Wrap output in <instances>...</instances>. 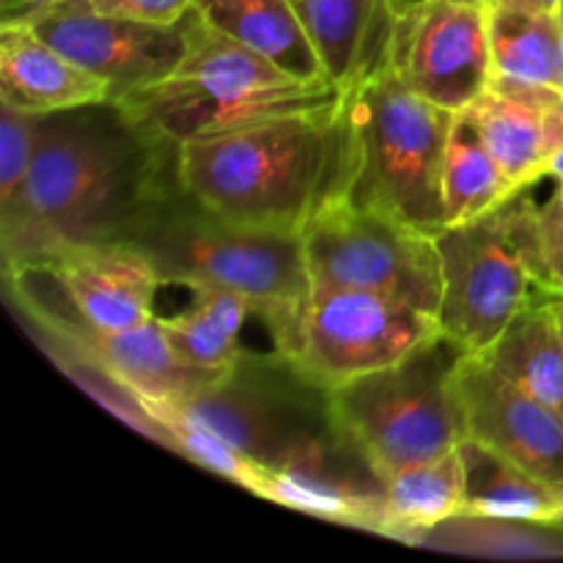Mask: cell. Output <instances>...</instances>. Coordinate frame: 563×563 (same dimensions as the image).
Listing matches in <instances>:
<instances>
[{
	"mask_svg": "<svg viewBox=\"0 0 563 563\" xmlns=\"http://www.w3.org/2000/svg\"><path fill=\"white\" fill-rule=\"evenodd\" d=\"M176 185V148L119 102L36 115V148L14 203L0 209L3 267L80 242L130 240L143 209Z\"/></svg>",
	"mask_w": 563,
	"mask_h": 563,
	"instance_id": "obj_1",
	"label": "cell"
},
{
	"mask_svg": "<svg viewBox=\"0 0 563 563\" xmlns=\"http://www.w3.org/2000/svg\"><path fill=\"white\" fill-rule=\"evenodd\" d=\"M352 170L346 93L330 108L256 121L176 148V179L196 201L236 223L289 234L346 198Z\"/></svg>",
	"mask_w": 563,
	"mask_h": 563,
	"instance_id": "obj_2",
	"label": "cell"
},
{
	"mask_svg": "<svg viewBox=\"0 0 563 563\" xmlns=\"http://www.w3.org/2000/svg\"><path fill=\"white\" fill-rule=\"evenodd\" d=\"M163 284H207L240 291L256 306L273 350L295 357L311 297L300 234L236 223L176 185L165 187L132 229Z\"/></svg>",
	"mask_w": 563,
	"mask_h": 563,
	"instance_id": "obj_3",
	"label": "cell"
},
{
	"mask_svg": "<svg viewBox=\"0 0 563 563\" xmlns=\"http://www.w3.org/2000/svg\"><path fill=\"white\" fill-rule=\"evenodd\" d=\"M187 53L163 80L126 93L121 110L157 143L179 148L196 137L278 115L339 104L344 88L330 77H297L245 44L214 31L190 9L181 20Z\"/></svg>",
	"mask_w": 563,
	"mask_h": 563,
	"instance_id": "obj_4",
	"label": "cell"
},
{
	"mask_svg": "<svg viewBox=\"0 0 563 563\" xmlns=\"http://www.w3.org/2000/svg\"><path fill=\"white\" fill-rule=\"evenodd\" d=\"M355 170L346 198L438 234L443 218V165L456 113L383 71L346 91Z\"/></svg>",
	"mask_w": 563,
	"mask_h": 563,
	"instance_id": "obj_5",
	"label": "cell"
},
{
	"mask_svg": "<svg viewBox=\"0 0 563 563\" xmlns=\"http://www.w3.org/2000/svg\"><path fill=\"white\" fill-rule=\"evenodd\" d=\"M528 190L473 223L434 234L443 273L440 333L467 355H482L533 302L553 297Z\"/></svg>",
	"mask_w": 563,
	"mask_h": 563,
	"instance_id": "obj_6",
	"label": "cell"
},
{
	"mask_svg": "<svg viewBox=\"0 0 563 563\" xmlns=\"http://www.w3.org/2000/svg\"><path fill=\"white\" fill-rule=\"evenodd\" d=\"M462 355L440 333L396 366L328 390L339 434L383 482L401 467L449 454L465 440L454 383Z\"/></svg>",
	"mask_w": 563,
	"mask_h": 563,
	"instance_id": "obj_7",
	"label": "cell"
},
{
	"mask_svg": "<svg viewBox=\"0 0 563 563\" xmlns=\"http://www.w3.org/2000/svg\"><path fill=\"white\" fill-rule=\"evenodd\" d=\"M154 405L201 423L264 467H280L341 438L330 418L328 388L275 350L245 355L240 366L185 399Z\"/></svg>",
	"mask_w": 563,
	"mask_h": 563,
	"instance_id": "obj_8",
	"label": "cell"
},
{
	"mask_svg": "<svg viewBox=\"0 0 563 563\" xmlns=\"http://www.w3.org/2000/svg\"><path fill=\"white\" fill-rule=\"evenodd\" d=\"M5 284L31 322L126 330L157 317L163 275L130 240L80 242L9 264Z\"/></svg>",
	"mask_w": 563,
	"mask_h": 563,
	"instance_id": "obj_9",
	"label": "cell"
},
{
	"mask_svg": "<svg viewBox=\"0 0 563 563\" xmlns=\"http://www.w3.org/2000/svg\"><path fill=\"white\" fill-rule=\"evenodd\" d=\"M311 284L399 297L438 317L443 273L434 234L350 198L300 231Z\"/></svg>",
	"mask_w": 563,
	"mask_h": 563,
	"instance_id": "obj_10",
	"label": "cell"
},
{
	"mask_svg": "<svg viewBox=\"0 0 563 563\" xmlns=\"http://www.w3.org/2000/svg\"><path fill=\"white\" fill-rule=\"evenodd\" d=\"M440 335L432 311L366 289L311 284L291 361L322 388L396 366Z\"/></svg>",
	"mask_w": 563,
	"mask_h": 563,
	"instance_id": "obj_11",
	"label": "cell"
},
{
	"mask_svg": "<svg viewBox=\"0 0 563 563\" xmlns=\"http://www.w3.org/2000/svg\"><path fill=\"white\" fill-rule=\"evenodd\" d=\"M388 69L440 108H471L495 80L487 0L399 3Z\"/></svg>",
	"mask_w": 563,
	"mask_h": 563,
	"instance_id": "obj_12",
	"label": "cell"
},
{
	"mask_svg": "<svg viewBox=\"0 0 563 563\" xmlns=\"http://www.w3.org/2000/svg\"><path fill=\"white\" fill-rule=\"evenodd\" d=\"M25 22L66 58L108 82L113 102L168 77L187 53L181 22L124 20L102 14L88 0H55Z\"/></svg>",
	"mask_w": 563,
	"mask_h": 563,
	"instance_id": "obj_13",
	"label": "cell"
},
{
	"mask_svg": "<svg viewBox=\"0 0 563 563\" xmlns=\"http://www.w3.org/2000/svg\"><path fill=\"white\" fill-rule=\"evenodd\" d=\"M33 324L42 330L49 346L64 352L66 361L97 374L115 394L135 405L185 399L223 377L190 366L174 350L157 317L126 330H93L69 319H47Z\"/></svg>",
	"mask_w": 563,
	"mask_h": 563,
	"instance_id": "obj_14",
	"label": "cell"
},
{
	"mask_svg": "<svg viewBox=\"0 0 563 563\" xmlns=\"http://www.w3.org/2000/svg\"><path fill=\"white\" fill-rule=\"evenodd\" d=\"M454 383L465 438L563 489V412L511 383L484 355L465 352Z\"/></svg>",
	"mask_w": 563,
	"mask_h": 563,
	"instance_id": "obj_15",
	"label": "cell"
},
{
	"mask_svg": "<svg viewBox=\"0 0 563 563\" xmlns=\"http://www.w3.org/2000/svg\"><path fill=\"white\" fill-rule=\"evenodd\" d=\"M462 113L517 190L544 179L563 148V88L493 80Z\"/></svg>",
	"mask_w": 563,
	"mask_h": 563,
	"instance_id": "obj_16",
	"label": "cell"
},
{
	"mask_svg": "<svg viewBox=\"0 0 563 563\" xmlns=\"http://www.w3.org/2000/svg\"><path fill=\"white\" fill-rule=\"evenodd\" d=\"M97 102H113L108 82L66 58L25 20L0 22V104L49 115Z\"/></svg>",
	"mask_w": 563,
	"mask_h": 563,
	"instance_id": "obj_17",
	"label": "cell"
},
{
	"mask_svg": "<svg viewBox=\"0 0 563 563\" xmlns=\"http://www.w3.org/2000/svg\"><path fill=\"white\" fill-rule=\"evenodd\" d=\"M324 75L344 91L388 66L399 0H291Z\"/></svg>",
	"mask_w": 563,
	"mask_h": 563,
	"instance_id": "obj_18",
	"label": "cell"
},
{
	"mask_svg": "<svg viewBox=\"0 0 563 563\" xmlns=\"http://www.w3.org/2000/svg\"><path fill=\"white\" fill-rule=\"evenodd\" d=\"M460 456L465 471V517L550 528L563 522V489L471 438L460 443Z\"/></svg>",
	"mask_w": 563,
	"mask_h": 563,
	"instance_id": "obj_19",
	"label": "cell"
},
{
	"mask_svg": "<svg viewBox=\"0 0 563 563\" xmlns=\"http://www.w3.org/2000/svg\"><path fill=\"white\" fill-rule=\"evenodd\" d=\"M185 286L190 289V302L170 317L157 313V322L168 333L174 350L190 366L214 374L231 372L245 361V355H251L242 333L251 319L262 322L256 306L240 291L223 286Z\"/></svg>",
	"mask_w": 563,
	"mask_h": 563,
	"instance_id": "obj_20",
	"label": "cell"
},
{
	"mask_svg": "<svg viewBox=\"0 0 563 563\" xmlns=\"http://www.w3.org/2000/svg\"><path fill=\"white\" fill-rule=\"evenodd\" d=\"M192 9L214 31L245 44L280 69L308 80L328 77L291 0H192Z\"/></svg>",
	"mask_w": 563,
	"mask_h": 563,
	"instance_id": "obj_21",
	"label": "cell"
},
{
	"mask_svg": "<svg viewBox=\"0 0 563 563\" xmlns=\"http://www.w3.org/2000/svg\"><path fill=\"white\" fill-rule=\"evenodd\" d=\"M489 5V49L495 80L563 88L561 11Z\"/></svg>",
	"mask_w": 563,
	"mask_h": 563,
	"instance_id": "obj_22",
	"label": "cell"
},
{
	"mask_svg": "<svg viewBox=\"0 0 563 563\" xmlns=\"http://www.w3.org/2000/svg\"><path fill=\"white\" fill-rule=\"evenodd\" d=\"M553 297L528 306L482 355L511 383L563 412V333Z\"/></svg>",
	"mask_w": 563,
	"mask_h": 563,
	"instance_id": "obj_23",
	"label": "cell"
},
{
	"mask_svg": "<svg viewBox=\"0 0 563 563\" xmlns=\"http://www.w3.org/2000/svg\"><path fill=\"white\" fill-rule=\"evenodd\" d=\"M388 537L412 539L445 520L465 517V471L460 445L434 460L416 462L383 482Z\"/></svg>",
	"mask_w": 563,
	"mask_h": 563,
	"instance_id": "obj_24",
	"label": "cell"
},
{
	"mask_svg": "<svg viewBox=\"0 0 563 563\" xmlns=\"http://www.w3.org/2000/svg\"><path fill=\"white\" fill-rule=\"evenodd\" d=\"M515 185L465 113H456L443 165L445 225L473 223L517 196Z\"/></svg>",
	"mask_w": 563,
	"mask_h": 563,
	"instance_id": "obj_25",
	"label": "cell"
},
{
	"mask_svg": "<svg viewBox=\"0 0 563 563\" xmlns=\"http://www.w3.org/2000/svg\"><path fill=\"white\" fill-rule=\"evenodd\" d=\"M36 148V115L0 104V209L11 207L27 179Z\"/></svg>",
	"mask_w": 563,
	"mask_h": 563,
	"instance_id": "obj_26",
	"label": "cell"
},
{
	"mask_svg": "<svg viewBox=\"0 0 563 563\" xmlns=\"http://www.w3.org/2000/svg\"><path fill=\"white\" fill-rule=\"evenodd\" d=\"M88 3L102 14L157 22V25H176L192 9V0H88Z\"/></svg>",
	"mask_w": 563,
	"mask_h": 563,
	"instance_id": "obj_27",
	"label": "cell"
},
{
	"mask_svg": "<svg viewBox=\"0 0 563 563\" xmlns=\"http://www.w3.org/2000/svg\"><path fill=\"white\" fill-rule=\"evenodd\" d=\"M537 220L550 284H553L555 295H563V209L550 198L548 203L537 207Z\"/></svg>",
	"mask_w": 563,
	"mask_h": 563,
	"instance_id": "obj_28",
	"label": "cell"
},
{
	"mask_svg": "<svg viewBox=\"0 0 563 563\" xmlns=\"http://www.w3.org/2000/svg\"><path fill=\"white\" fill-rule=\"evenodd\" d=\"M47 3H55V0H0V22L25 20Z\"/></svg>",
	"mask_w": 563,
	"mask_h": 563,
	"instance_id": "obj_29",
	"label": "cell"
},
{
	"mask_svg": "<svg viewBox=\"0 0 563 563\" xmlns=\"http://www.w3.org/2000/svg\"><path fill=\"white\" fill-rule=\"evenodd\" d=\"M487 3H511V5H526V9H542V11L563 9V0H487Z\"/></svg>",
	"mask_w": 563,
	"mask_h": 563,
	"instance_id": "obj_30",
	"label": "cell"
},
{
	"mask_svg": "<svg viewBox=\"0 0 563 563\" xmlns=\"http://www.w3.org/2000/svg\"><path fill=\"white\" fill-rule=\"evenodd\" d=\"M548 176H553L555 185H563V148L559 154H555L553 163H550V174Z\"/></svg>",
	"mask_w": 563,
	"mask_h": 563,
	"instance_id": "obj_31",
	"label": "cell"
},
{
	"mask_svg": "<svg viewBox=\"0 0 563 563\" xmlns=\"http://www.w3.org/2000/svg\"><path fill=\"white\" fill-rule=\"evenodd\" d=\"M553 308H555V317H559L561 333H563V295H555L553 297Z\"/></svg>",
	"mask_w": 563,
	"mask_h": 563,
	"instance_id": "obj_32",
	"label": "cell"
},
{
	"mask_svg": "<svg viewBox=\"0 0 563 563\" xmlns=\"http://www.w3.org/2000/svg\"><path fill=\"white\" fill-rule=\"evenodd\" d=\"M550 198H553V201L559 203V207L563 209V185H555V192H553V196H550Z\"/></svg>",
	"mask_w": 563,
	"mask_h": 563,
	"instance_id": "obj_33",
	"label": "cell"
},
{
	"mask_svg": "<svg viewBox=\"0 0 563 563\" xmlns=\"http://www.w3.org/2000/svg\"><path fill=\"white\" fill-rule=\"evenodd\" d=\"M561 33H563V9H561Z\"/></svg>",
	"mask_w": 563,
	"mask_h": 563,
	"instance_id": "obj_34",
	"label": "cell"
},
{
	"mask_svg": "<svg viewBox=\"0 0 563 563\" xmlns=\"http://www.w3.org/2000/svg\"><path fill=\"white\" fill-rule=\"evenodd\" d=\"M555 528H559V531H563V522H559V526H555Z\"/></svg>",
	"mask_w": 563,
	"mask_h": 563,
	"instance_id": "obj_35",
	"label": "cell"
},
{
	"mask_svg": "<svg viewBox=\"0 0 563 563\" xmlns=\"http://www.w3.org/2000/svg\"><path fill=\"white\" fill-rule=\"evenodd\" d=\"M399 3H405V0H399Z\"/></svg>",
	"mask_w": 563,
	"mask_h": 563,
	"instance_id": "obj_36",
	"label": "cell"
}]
</instances>
